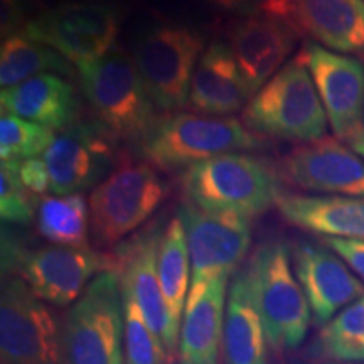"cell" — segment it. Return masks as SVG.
<instances>
[{"label":"cell","mask_w":364,"mask_h":364,"mask_svg":"<svg viewBox=\"0 0 364 364\" xmlns=\"http://www.w3.org/2000/svg\"><path fill=\"white\" fill-rule=\"evenodd\" d=\"M124 294V353L125 364H164L167 353L162 341L149 326L135 299L129 292Z\"/></svg>","instance_id":"cell-30"},{"label":"cell","mask_w":364,"mask_h":364,"mask_svg":"<svg viewBox=\"0 0 364 364\" xmlns=\"http://www.w3.org/2000/svg\"><path fill=\"white\" fill-rule=\"evenodd\" d=\"M203 53L204 36L199 31L156 22L135 36L130 56L156 107L177 112L188 105L191 81Z\"/></svg>","instance_id":"cell-8"},{"label":"cell","mask_w":364,"mask_h":364,"mask_svg":"<svg viewBox=\"0 0 364 364\" xmlns=\"http://www.w3.org/2000/svg\"><path fill=\"white\" fill-rule=\"evenodd\" d=\"M56 134L49 127L2 112L0 117V159L9 161H27L44 156Z\"/></svg>","instance_id":"cell-29"},{"label":"cell","mask_w":364,"mask_h":364,"mask_svg":"<svg viewBox=\"0 0 364 364\" xmlns=\"http://www.w3.org/2000/svg\"><path fill=\"white\" fill-rule=\"evenodd\" d=\"M327 122L302 53L255 93L243 110V124L250 130L297 142L324 139Z\"/></svg>","instance_id":"cell-2"},{"label":"cell","mask_w":364,"mask_h":364,"mask_svg":"<svg viewBox=\"0 0 364 364\" xmlns=\"http://www.w3.org/2000/svg\"><path fill=\"white\" fill-rule=\"evenodd\" d=\"M302 54L332 130L349 140L361 130L364 65L356 58L343 56L314 43H309Z\"/></svg>","instance_id":"cell-15"},{"label":"cell","mask_w":364,"mask_h":364,"mask_svg":"<svg viewBox=\"0 0 364 364\" xmlns=\"http://www.w3.org/2000/svg\"><path fill=\"white\" fill-rule=\"evenodd\" d=\"M81 90L100 125L122 140H144L157 124L156 103L134 59L120 49L78 68Z\"/></svg>","instance_id":"cell-3"},{"label":"cell","mask_w":364,"mask_h":364,"mask_svg":"<svg viewBox=\"0 0 364 364\" xmlns=\"http://www.w3.org/2000/svg\"><path fill=\"white\" fill-rule=\"evenodd\" d=\"M71 63L61 54L29 38L24 31L2 41L0 48V88L2 91L49 73L70 75Z\"/></svg>","instance_id":"cell-26"},{"label":"cell","mask_w":364,"mask_h":364,"mask_svg":"<svg viewBox=\"0 0 364 364\" xmlns=\"http://www.w3.org/2000/svg\"><path fill=\"white\" fill-rule=\"evenodd\" d=\"M124 294L115 270L90 282L63 322V363L125 364Z\"/></svg>","instance_id":"cell-6"},{"label":"cell","mask_w":364,"mask_h":364,"mask_svg":"<svg viewBox=\"0 0 364 364\" xmlns=\"http://www.w3.org/2000/svg\"><path fill=\"white\" fill-rule=\"evenodd\" d=\"M19 174L22 184L33 196L44 198L48 191H51V177L44 159L34 157L19 162Z\"/></svg>","instance_id":"cell-32"},{"label":"cell","mask_w":364,"mask_h":364,"mask_svg":"<svg viewBox=\"0 0 364 364\" xmlns=\"http://www.w3.org/2000/svg\"><path fill=\"white\" fill-rule=\"evenodd\" d=\"M279 172L285 182L304 191L364 196V161L326 136L287 154Z\"/></svg>","instance_id":"cell-17"},{"label":"cell","mask_w":364,"mask_h":364,"mask_svg":"<svg viewBox=\"0 0 364 364\" xmlns=\"http://www.w3.org/2000/svg\"><path fill=\"white\" fill-rule=\"evenodd\" d=\"M245 273L268 346L279 353L297 349L307 338L312 312L285 245L272 241L258 247Z\"/></svg>","instance_id":"cell-4"},{"label":"cell","mask_w":364,"mask_h":364,"mask_svg":"<svg viewBox=\"0 0 364 364\" xmlns=\"http://www.w3.org/2000/svg\"><path fill=\"white\" fill-rule=\"evenodd\" d=\"M0 218L4 225H29L34 218L33 194L22 184L19 162L0 164Z\"/></svg>","instance_id":"cell-31"},{"label":"cell","mask_w":364,"mask_h":364,"mask_svg":"<svg viewBox=\"0 0 364 364\" xmlns=\"http://www.w3.org/2000/svg\"><path fill=\"white\" fill-rule=\"evenodd\" d=\"M179 220L186 230L191 258V285L230 279L252 243L250 220L228 213H209L184 203Z\"/></svg>","instance_id":"cell-12"},{"label":"cell","mask_w":364,"mask_h":364,"mask_svg":"<svg viewBox=\"0 0 364 364\" xmlns=\"http://www.w3.org/2000/svg\"><path fill=\"white\" fill-rule=\"evenodd\" d=\"M230 44L215 41L204 49L191 81L188 108L211 117H230L252 100Z\"/></svg>","instance_id":"cell-20"},{"label":"cell","mask_w":364,"mask_h":364,"mask_svg":"<svg viewBox=\"0 0 364 364\" xmlns=\"http://www.w3.org/2000/svg\"><path fill=\"white\" fill-rule=\"evenodd\" d=\"M228 38L241 75L255 95L284 68L297 34L275 17L255 14L236 21Z\"/></svg>","instance_id":"cell-19"},{"label":"cell","mask_w":364,"mask_h":364,"mask_svg":"<svg viewBox=\"0 0 364 364\" xmlns=\"http://www.w3.org/2000/svg\"><path fill=\"white\" fill-rule=\"evenodd\" d=\"M257 144V136L236 118L176 112L157 120L142 140V152L150 166L172 172L223 154L250 150Z\"/></svg>","instance_id":"cell-5"},{"label":"cell","mask_w":364,"mask_h":364,"mask_svg":"<svg viewBox=\"0 0 364 364\" xmlns=\"http://www.w3.org/2000/svg\"><path fill=\"white\" fill-rule=\"evenodd\" d=\"M2 112L46 125L53 130H65L78 117V98L75 86L61 76L41 75L0 93Z\"/></svg>","instance_id":"cell-23"},{"label":"cell","mask_w":364,"mask_h":364,"mask_svg":"<svg viewBox=\"0 0 364 364\" xmlns=\"http://www.w3.org/2000/svg\"><path fill=\"white\" fill-rule=\"evenodd\" d=\"M322 241L364 282V240L324 238Z\"/></svg>","instance_id":"cell-33"},{"label":"cell","mask_w":364,"mask_h":364,"mask_svg":"<svg viewBox=\"0 0 364 364\" xmlns=\"http://www.w3.org/2000/svg\"><path fill=\"white\" fill-rule=\"evenodd\" d=\"M157 273L171 322L179 334L191 289L188 240H186V230L179 216L172 218L162 233L161 245H159Z\"/></svg>","instance_id":"cell-25"},{"label":"cell","mask_w":364,"mask_h":364,"mask_svg":"<svg viewBox=\"0 0 364 364\" xmlns=\"http://www.w3.org/2000/svg\"><path fill=\"white\" fill-rule=\"evenodd\" d=\"M294 270L317 326L324 327L343 309L364 297L363 282L344 265L343 258L321 245H297Z\"/></svg>","instance_id":"cell-18"},{"label":"cell","mask_w":364,"mask_h":364,"mask_svg":"<svg viewBox=\"0 0 364 364\" xmlns=\"http://www.w3.org/2000/svg\"><path fill=\"white\" fill-rule=\"evenodd\" d=\"M230 279L191 285L177 344V364H218Z\"/></svg>","instance_id":"cell-21"},{"label":"cell","mask_w":364,"mask_h":364,"mask_svg":"<svg viewBox=\"0 0 364 364\" xmlns=\"http://www.w3.org/2000/svg\"><path fill=\"white\" fill-rule=\"evenodd\" d=\"M2 364H65L63 324L21 277L4 280L0 297Z\"/></svg>","instance_id":"cell-10"},{"label":"cell","mask_w":364,"mask_h":364,"mask_svg":"<svg viewBox=\"0 0 364 364\" xmlns=\"http://www.w3.org/2000/svg\"><path fill=\"white\" fill-rule=\"evenodd\" d=\"M162 233L159 228H150L145 233L135 236L130 243L118 250L115 260L122 290L135 299L149 326L162 341L167 359L172 361L177 354L179 334L171 322L159 282L157 257Z\"/></svg>","instance_id":"cell-16"},{"label":"cell","mask_w":364,"mask_h":364,"mask_svg":"<svg viewBox=\"0 0 364 364\" xmlns=\"http://www.w3.org/2000/svg\"><path fill=\"white\" fill-rule=\"evenodd\" d=\"M26 0H0V34L2 41L26 29Z\"/></svg>","instance_id":"cell-34"},{"label":"cell","mask_w":364,"mask_h":364,"mask_svg":"<svg viewBox=\"0 0 364 364\" xmlns=\"http://www.w3.org/2000/svg\"><path fill=\"white\" fill-rule=\"evenodd\" d=\"M277 208L290 225L324 238L364 240V196L280 194Z\"/></svg>","instance_id":"cell-22"},{"label":"cell","mask_w":364,"mask_h":364,"mask_svg":"<svg viewBox=\"0 0 364 364\" xmlns=\"http://www.w3.org/2000/svg\"><path fill=\"white\" fill-rule=\"evenodd\" d=\"M115 140L98 124H73L56 135L43 156L53 193L81 194L102 184L122 162Z\"/></svg>","instance_id":"cell-13"},{"label":"cell","mask_w":364,"mask_h":364,"mask_svg":"<svg viewBox=\"0 0 364 364\" xmlns=\"http://www.w3.org/2000/svg\"><path fill=\"white\" fill-rule=\"evenodd\" d=\"M329 364H364V363H329Z\"/></svg>","instance_id":"cell-37"},{"label":"cell","mask_w":364,"mask_h":364,"mask_svg":"<svg viewBox=\"0 0 364 364\" xmlns=\"http://www.w3.org/2000/svg\"><path fill=\"white\" fill-rule=\"evenodd\" d=\"M321 353L334 363H364V297L322 327Z\"/></svg>","instance_id":"cell-28"},{"label":"cell","mask_w":364,"mask_h":364,"mask_svg":"<svg viewBox=\"0 0 364 364\" xmlns=\"http://www.w3.org/2000/svg\"><path fill=\"white\" fill-rule=\"evenodd\" d=\"M167 196L149 162L122 164L90 194V233L98 247H112L134 233Z\"/></svg>","instance_id":"cell-9"},{"label":"cell","mask_w":364,"mask_h":364,"mask_svg":"<svg viewBox=\"0 0 364 364\" xmlns=\"http://www.w3.org/2000/svg\"><path fill=\"white\" fill-rule=\"evenodd\" d=\"M39 235L53 245L88 247L90 204L83 194L44 196L36 211Z\"/></svg>","instance_id":"cell-27"},{"label":"cell","mask_w":364,"mask_h":364,"mask_svg":"<svg viewBox=\"0 0 364 364\" xmlns=\"http://www.w3.org/2000/svg\"><path fill=\"white\" fill-rule=\"evenodd\" d=\"M204 2L218 11L238 14L243 17L260 14L263 6V0H204Z\"/></svg>","instance_id":"cell-35"},{"label":"cell","mask_w":364,"mask_h":364,"mask_svg":"<svg viewBox=\"0 0 364 364\" xmlns=\"http://www.w3.org/2000/svg\"><path fill=\"white\" fill-rule=\"evenodd\" d=\"M181 186L196 208L247 220L268 211L282 194L270 167L243 152L194 164L181 176Z\"/></svg>","instance_id":"cell-1"},{"label":"cell","mask_w":364,"mask_h":364,"mask_svg":"<svg viewBox=\"0 0 364 364\" xmlns=\"http://www.w3.org/2000/svg\"><path fill=\"white\" fill-rule=\"evenodd\" d=\"M221 353L225 364H270L268 341L245 270L236 273L228 290Z\"/></svg>","instance_id":"cell-24"},{"label":"cell","mask_w":364,"mask_h":364,"mask_svg":"<svg viewBox=\"0 0 364 364\" xmlns=\"http://www.w3.org/2000/svg\"><path fill=\"white\" fill-rule=\"evenodd\" d=\"M260 14L338 53L364 54V0H263Z\"/></svg>","instance_id":"cell-14"},{"label":"cell","mask_w":364,"mask_h":364,"mask_svg":"<svg viewBox=\"0 0 364 364\" xmlns=\"http://www.w3.org/2000/svg\"><path fill=\"white\" fill-rule=\"evenodd\" d=\"M24 33L80 68L112 51L120 33V16L108 4H63L27 22Z\"/></svg>","instance_id":"cell-11"},{"label":"cell","mask_w":364,"mask_h":364,"mask_svg":"<svg viewBox=\"0 0 364 364\" xmlns=\"http://www.w3.org/2000/svg\"><path fill=\"white\" fill-rule=\"evenodd\" d=\"M2 268L9 275L17 273L43 302L66 307L83 295L100 273L117 272V260L88 247L49 245L22 250L4 233Z\"/></svg>","instance_id":"cell-7"},{"label":"cell","mask_w":364,"mask_h":364,"mask_svg":"<svg viewBox=\"0 0 364 364\" xmlns=\"http://www.w3.org/2000/svg\"><path fill=\"white\" fill-rule=\"evenodd\" d=\"M349 144H351L354 152L359 154L361 157H364V130L363 129L356 132V134L349 139Z\"/></svg>","instance_id":"cell-36"}]
</instances>
